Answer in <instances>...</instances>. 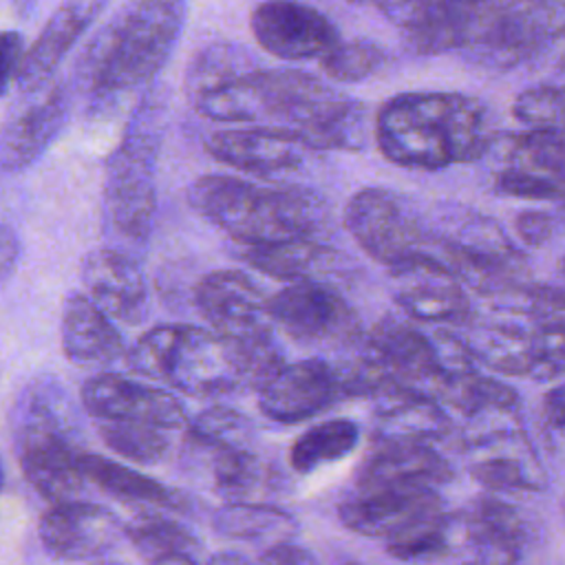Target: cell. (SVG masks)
Instances as JSON below:
<instances>
[{"instance_id": "41", "label": "cell", "mask_w": 565, "mask_h": 565, "mask_svg": "<svg viewBox=\"0 0 565 565\" xmlns=\"http://www.w3.org/2000/svg\"><path fill=\"white\" fill-rule=\"evenodd\" d=\"M565 371V320H545L532 335V373L552 377Z\"/></svg>"}, {"instance_id": "36", "label": "cell", "mask_w": 565, "mask_h": 565, "mask_svg": "<svg viewBox=\"0 0 565 565\" xmlns=\"http://www.w3.org/2000/svg\"><path fill=\"white\" fill-rule=\"evenodd\" d=\"M254 439V422L225 404L203 408L188 422V444L201 448H252Z\"/></svg>"}, {"instance_id": "49", "label": "cell", "mask_w": 565, "mask_h": 565, "mask_svg": "<svg viewBox=\"0 0 565 565\" xmlns=\"http://www.w3.org/2000/svg\"><path fill=\"white\" fill-rule=\"evenodd\" d=\"M150 565H196V563H194L192 554H172V556L159 558V561H154Z\"/></svg>"}, {"instance_id": "3", "label": "cell", "mask_w": 565, "mask_h": 565, "mask_svg": "<svg viewBox=\"0 0 565 565\" xmlns=\"http://www.w3.org/2000/svg\"><path fill=\"white\" fill-rule=\"evenodd\" d=\"M373 121L380 152L408 170L477 161L494 141L486 106L450 90L393 95L377 108Z\"/></svg>"}, {"instance_id": "10", "label": "cell", "mask_w": 565, "mask_h": 565, "mask_svg": "<svg viewBox=\"0 0 565 565\" xmlns=\"http://www.w3.org/2000/svg\"><path fill=\"white\" fill-rule=\"evenodd\" d=\"M349 399L340 366L322 358L287 362L260 391L258 411L276 424L311 419Z\"/></svg>"}, {"instance_id": "13", "label": "cell", "mask_w": 565, "mask_h": 565, "mask_svg": "<svg viewBox=\"0 0 565 565\" xmlns=\"http://www.w3.org/2000/svg\"><path fill=\"white\" fill-rule=\"evenodd\" d=\"M44 552L55 561H95L124 536V523L99 503L66 499L51 503L38 521Z\"/></svg>"}, {"instance_id": "12", "label": "cell", "mask_w": 565, "mask_h": 565, "mask_svg": "<svg viewBox=\"0 0 565 565\" xmlns=\"http://www.w3.org/2000/svg\"><path fill=\"white\" fill-rule=\"evenodd\" d=\"M393 302L415 322H457L468 316L459 276L439 254H422L388 269Z\"/></svg>"}, {"instance_id": "37", "label": "cell", "mask_w": 565, "mask_h": 565, "mask_svg": "<svg viewBox=\"0 0 565 565\" xmlns=\"http://www.w3.org/2000/svg\"><path fill=\"white\" fill-rule=\"evenodd\" d=\"M450 534L452 519L446 512L397 539L386 541V552L404 563H435L450 552Z\"/></svg>"}, {"instance_id": "38", "label": "cell", "mask_w": 565, "mask_h": 565, "mask_svg": "<svg viewBox=\"0 0 565 565\" xmlns=\"http://www.w3.org/2000/svg\"><path fill=\"white\" fill-rule=\"evenodd\" d=\"M384 49L371 40H340L324 57H320V66L329 79L353 84L371 77L384 64Z\"/></svg>"}, {"instance_id": "14", "label": "cell", "mask_w": 565, "mask_h": 565, "mask_svg": "<svg viewBox=\"0 0 565 565\" xmlns=\"http://www.w3.org/2000/svg\"><path fill=\"white\" fill-rule=\"evenodd\" d=\"M362 349L395 382L439 399L441 369L433 333L415 327V320L382 316L362 338Z\"/></svg>"}, {"instance_id": "51", "label": "cell", "mask_w": 565, "mask_h": 565, "mask_svg": "<svg viewBox=\"0 0 565 565\" xmlns=\"http://www.w3.org/2000/svg\"><path fill=\"white\" fill-rule=\"evenodd\" d=\"M340 565H362V563H358V561H344V563H340Z\"/></svg>"}, {"instance_id": "46", "label": "cell", "mask_w": 565, "mask_h": 565, "mask_svg": "<svg viewBox=\"0 0 565 565\" xmlns=\"http://www.w3.org/2000/svg\"><path fill=\"white\" fill-rule=\"evenodd\" d=\"M18 252H20V245H18V236L15 232L11 230L9 223L2 225V238H0V254H2V276L9 278L11 271H13V265L18 263Z\"/></svg>"}, {"instance_id": "31", "label": "cell", "mask_w": 565, "mask_h": 565, "mask_svg": "<svg viewBox=\"0 0 565 565\" xmlns=\"http://www.w3.org/2000/svg\"><path fill=\"white\" fill-rule=\"evenodd\" d=\"M360 441V426L353 419L335 417L307 428L289 448V466L309 475L324 463L338 461L355 450Z\"/></svg>"}, {"instance_id": "50", "label": "cell", "mask_w": 565, "mask_h": 565, "mask_svg": "<svg viewBox=\"0 0 565 565\" xmlns=\"http://www.w3.org/2000/svg\"><path fill=\"white\" fill-rule=\"evenodd\" d=\"M95 565H121V563H113V561H97Z\"/></svg>"}, {"instance_id": "20", "label": "cell", "mask_w": 565, "mask_h": 565, "mask_svg": "<svg viewBox=\"0 0 565 565\" xmlns=\"http://www.w3.org/2000/svg\"><path fill=\"white\" fill-rule=\"evenodd\" d=\"M79 280L90 300L113 320L139 324L148 318L150 294L139 263L121 247L90 249L79 269Z\"/></svg>"}, {"instance_id": "6", "label": "cell", "mask_w": 565, "mask_h": 565, "mask_svg": "<svg viewBox=\"0 0 565 565\" xmlns=\"http://www.w3.org/2000/svg\"><path fill=\"white\" fill-rule=\"evenodd\" d=\"M168 97L152 86L132 110L119 146L106 159L104 216L108 230L132 249L148 245L157 216V159Z\"/></svg>"}, {"instance_id": "43", "label": "cell", "mask_w": 565, "mask_h": 565, "mask_svg": "<svg viewBox=\"0 0 565 565\" xmlns=\"http://www.w3.org/2000/svg\"><path fill=\"white\" fill-rule=\"evenodd\" d=\"M514 227L523 243L543 245L550 241V236L554 232V221L550 214H545L541 210H525L516 216Z\"/></svg>"}, {"instance_id": "35", "label": "cell", "mask_w": 565, "mask_h": 565, "mask_svg": "<svg viewBox=\"0 0 565 565\" xmlns=\"http://www.w3.org/2000/svg\"><path fill=\"white\" fill-rule=\"evenodd\" d=\"M258 66L254 55L236 42H212L203 46L188 64L183 88L188 99L203 95L218 84Z\"/></svg>"}, {"instance_id": "2", "label": "cell", "mask_w": 565, "mask_h": 565, "mask_svg": "<svg viewBox=\"0 0 565 565\" xmlns=\"http://www.w3.org/2000/svg\"><path fill=\"white\" fill-rule=\"evenodd\" d=\"M188 0H128L88 40L75 79L93 108L152 82L179 44Z\"/></svg>"}, {"instance_id": "5", "label": "cell", "mask_w": 565, "mask_h": 565, "mask_svg": "<svg viewBox=\"0 0 565 565\" xmlns=\"http://www.w3.org/2000/svg\"><path fill=\"white\" fill-rule=\"evenodd\" d=\"M13 446L26 483L46 501L79 499L86 477L73 406L57 382L35 380L15 402Z\"/></svg>"}, {"instance_id": "55", "label": "cell", "mask_w": 565, "mask_h": 565, "mask_svg": "<svg viewBox=\"0 0 565 565\" xmlns=\"http://www.w3.org/2000/svg\"><path fill=\"white\" fill-rule=\"evenodd\" d=\"M563 269H565V263H563Z\"/></svg>"}, {"instance_id": "39", "label": "cell", "mask_w": 565, "mask_h": 565, "mask_svg": "<svg viewBox=\"0 0 565 565\" xmlns=\"http://www.w3.org/2000/svg\"><path fill=\"white\" fill-rule=\"evenodd\" d=\"M512 113L530 128L565 132V86L530 88L514 99Z\"/></svg>"}, {"instance_id": "45", "label": "cell", "mask_w": 565, "mask_h": 565, "mask_svg": "<svg viewBox=\"0 0 565 565\" xmlns=\"http://www.w3.org/2000/svg\"><path fill=\"white\" fill-rule=\"evenodd\" d=\"M543 415L554 428H565V384H558L545 393Z\"/></svg>"}, {"instance_id": "34", "label": "cell", "mask_w": 565, "mask_h": 565, "mask_svg": "<svg viewBox=\"0 0 565 565\" xmlns=\"http://www.w3.org/2000/svg\"><path fill=\"white\" fill-rule=\"evenodd\" d=\"M475 360L486 362L499 373L521 375L532 373V338L510 324L475 327L466 340Z\"/></svg>"}, {"instance_id": "1", "label": "cell", "mask_w": 565, "mask_h": 565, "mask_svg": "<svg viewBox=\"0 0 565 565\" xmlns=\"http://www.w3.org/2000/svg\"><path fill=\"white\" fill-rule=\"evenodd\" d=\"M404 42L422 55L459 53L505 71L565 46V7L550 0H435Z\"/></svg>"}, {"instance_id": "53", "label": "cell", "mask_w": 565, "mask_h": 565, "mask_svg": "<svg viewBox=\"0 0 565 565\" xmlns=\"http://www.w3.org/2000/svg\"><path fill=\"white\" fill-rule=\"evenodd\" d=\"M463 565H479L477 561H470V563H463Z\"/></svg>"}, {"instance_id": "30", "label": "cell", "mask_w": 565, "mask_h": 565, "mask_svg": "<svg viewBox=\"0 0 565 565\" xmlns=\"http://www.w3.org/2000/svg\"><path fill=\"white\" fill-rule=\"evenodd\" d=\"M212 530L234 541H291L298 521L278 505L260 501H225L212 512Z\"/></svg>"}, {"instance_id": "17", "label": "cell", "mask_w": 565, "mask_h": 565, "mask_svg": "<svg viewBox=\"0 0 565 565\" xmlns=\"http://www.w3.org/2000/svg\"><path fill=\"white\" fill-rule=\"evenodd\" d=\"M194 305L203 320L225 338H247L274 329L269 296L245 271L214 269L194 287Z\"/></svg>"}, {"instance_id": "29", "label": "cell", "mask_w": 565, "mask_h": 565, "mask_svg": "<svg viewBox=\"0 0 565 565\" xmlns=\"http://www.w3.org/2000/svg\"><path fill=\"white\" fill-rule=\"evenodd\" d=\"M190 448L205 455L212 490L223 501H256L278 490L276 470L254 448Z\"/></svg>"}, {"instance_id": "42", "label": "cell", "mask_w": 565, "mask_h": 565, "mask_svg": "<svg viewBox=\"0 0 565 565\" xmlns=\"http://www.w3.org/2000/svg\"><path fill=\"white\" fill-rule=\"evenodd\" d=\"M0 49H2V93L7 95L11 84L18 79L26 49L18 31H4L0 40Z\"/></svg>"}, {"instance_id": "9", "label": "cell", "mask_w": 565, "mask_h": 565, "mask_svg": "<svg viewBox=\"0 0 565 565\" xmlns=\"http://www.w3.org/2000/svg\"><path fill=\"white\" fill-rule=\"evenodd\" d=\"M159 380L192 397H216L245 388L234 342L214 329L194 324H174Z\"/></svg>"}, {"instance_id": "11", "label": "cell", "mask_w": 565, "mask_h": 565, "mask_svg": "<svg viewBox=\"0 0 565 565\" xmlns=\"http://www.w3.org/2000/svg\"><path fill=\"white\" fill-rule=\"evenodd\" d=\"M446 514L437 488L353 490L338 503L340 523L369 539H397L413 527Z\"/></svg>"}, {"instance_id": "27", "label": "cell", "mask_w": 565, "mask_h": 565, "mask_svg": "<svg viewBox=\"0 0 565 565\" xmlns=\"http://www.w3.org/2000/svg\"><path fill=\"white\" fill-rule=\"evenodd\" d=\"M468 543L479 565H514L521 541V514L497 497H477L461 516Z\"/></svg>"}, {"instance_id": "33", "label": "cell", "mask_w": 565, "mask_h": 565, "mask_svg": "<svg viewBox=\"0 0 565 565\" xmlns=\"http://www.w3.org/2000/svg\"><path fill=\"white\" fill-rule=\"evenodd\" d=\"M95 430L108 450L139 466L161 463L172 448V430L143 422L95 419Z\"/></svg>"}, {"instance_id": "25", "label": "cell", "mask_w": 565, "mask_h": 565, "mask_svg": "<svg viewBox=\"0 0 565 565\" xmlns=\"http://www.w3.org/2000/svg\"><path fill=\"white\" fill-rule=\"evenodd\" d=\"M106 0H62L42 26L38 40L26 49L15 86L22 93L46 86L66 53L102 13Z\"/></svg>"}, {"instance_id": "48", "label": "cell", "mask_w": 565, "mask_h": 565, "mask_svg": "<svg viewBox=\"0 0 565 565\" xmlns=\"http://www.w3.org/2000/svg\"><path fill=\"white\" fill-rule=\"evenodd\" d=\"M7 2H9L11 11H13L20 20H26V15L33 11V7H35L38 0H7Z\"/></svg>"}, {"instance_id": "4", "label": "cell", "mask_w": 565, "mask_h": 565, "mask_svg": "<svg viewBox=\"0 0 565 565\" xmlns=\"http://www.w3.org/2000/svg\"><path fill=\"white\" fill-rule=\"evenodd\" d=\"M188 205L225 232L236 245L289 238H322L331 214L327 201L307 188H265L241 177L203 174L188 185Z\"/></svg>"}, {"instance_id": "22", "label": "cell", "mask_w": 565, "mask_h": 565, "mask_svg": "<svg viewBox=\"0 0 565 565\" xmlns=\"http://www.w3.org/2000/svg\"><path fill=\"white\" fill-rule=\"evenodd\" d=\"M450 461L426 441L375 444V450L360 463L353 490L382 488H439L452 481Z\"/></svg>"}, {"instance_id": "24", "label": "cell", "mask_w": 565, "mask_h": 565, "mask_svg": "<svg viewBox=\"0 0 565 565\" xmlns=\"http://www.w3.org/2000/svg\"><path fill=\"white\" fill-rule=\"evenodd\" d=\"M238 258L280 282H335L347 274L342 252L322 238H289L265 245H238Z\"/></svg>"}, {"instance_id": "26", "label": "cell", "mask_w": 565, "mask_h": 565, "mask_svg": "<svg viewBox=\"0 0 565 565\" xmlns=\"http://www.w3.org/2000/svg\"><path fill=\"white\" fill-rule=\"evenodd\" d=\"M60 338L64 355L75 364H110L128 353L113 318L79 291H68L64 298Z\"/></svg>"}, {"instance_id": "47", "label": "cell", "mask_w": 565, "mask_h": 565, "mask_svg": "<svg viewBox=\"0 0 565 565\" xmlns=\"http://www.w3.org/2000/svg\"><path fill=\"white\" fill-rule=\"evenodd\" d=\"M205 565H256L252 561H247L245 556L236 554V552H216L207 558ZM260 565V563H258Z\"/></svg>"}, {"instance_id": "44", "label": "cell", "mask_w": 565, "mask_h": 565, "mask_svg": "<svg viewBox=\"0 0 565 565\" xmlns=\"http://www.w3.org/2000/svg\"><path fill=\"white\" fill-rule=\"evenodd\" d=\"M258 563L260 565H318L313 554L294 541H280L269 545L263 552Z\"/></svg>"}, {"instance_id": "40", "label": "cell", "mask_w": 565, "mask_h": 565, "mask_svg": "<svg viewBox=\"0 0 565 565\" xmlns=\"http://www.w3.org/2000/svg\"><path fill=\"white\" fill-rule=\"evenodd\" d=\"M468 472L475 481H479L486 488L492 490H525V488H539L527 475L519 459L508 455H488L481 459H475L468 466Z\"/></svg>"}, {"instance_id": "8", "label": "cell", "mask_w": 565, "mask_h": 565, "mask_svg": "<svg viewBox=\"0 0 565 565\" xmlns=\"http://www.w3.org/2000/svg\"><path fill=\"white\" fill-rule=\"evenodd\" d=\"M271 322L305 347L351 349L364 331L358 311L329 282H291L269 296Z\"/></svg>"}, {"instance_id": "23", "label": "cell", "mask_w": 565, "mask_h": 565, "mask_svg": "<svg viewBox=\"0 0 565 565\" xmlns=\"http://www.w3.org/2000/svg\"><path fill=\"white\" fill-rule=\"evenodd\" d=\"M373 439L388 441H437L450 430V417L441 402L428 393L388 382L373 397Z\"/></svg>"}, {"instance_id": "19", "label": "cell", "mask_w": 565, "mask_h": 565, "mask_svg": "<svg viewBox=\"0 0 565 565\" xmlns=\"http://www.w3.org/2000/svg\"><path fill=\"white\" fill-rule=\"evenodd\" d=\"M26 99L7 117L2 126V172L15 174L31 168L60 135L68 117V90L64 84L24 93Z\"/></svg>"}, {"instance_id": "15", "label": "cell", "mask_w": 565, "mask_h": 565, "mask_svg": "<svg viewBox=\"0 0 565 565\" xmlns=\"http://www.w3.org/2000/svg\"><path fill=\"white\" fill-rule=\"evenodd\" d=\"M249 29L260 49L289 62L320 60L340 42L335 24L298 0H265L252 11Z\"/></svg>"}, {"instance_id": "16", "label": "cell", "mask_w": 565, "mask_h": 565, "mask_svg": "<svg viewBox=\"0 0 565 565\" xmlns=\"http://www.w3.org/2000/svg\"><path fill=\"white\" fill-rule=\"evenodd\" d=\"M79 402L93 419L143 422L166 430L188 424L183 402L159 386L135 382L121 373H97L79 388Z\"/></svg>"}, {"instance_id": "32", "label": "cell", "mask_w": 565, "mask_h": 565, "mask_svg": "<svg viewBox=\"0 0 565 565\" xmlns=\"http://www.w3.org/2000/svg\"><path fill=\"white\" fill-rule=\"evenodd\" d=\"M124 536L148 563L172 554H194L201 550V543L190 527L154 510H143L126 521Z\"/></svg>"}, {"instance_id": "18", "label": "cell", "mask_w": 565, "mask_h": 565, "mask_svg": "<svg viewBox=\"0 0 565 565\" xmlns=\"http://www.w3.org/2000/svg\"><path fill=\"white\" fill-rule=\"evenodd\" d=\"M497 192L516 199L552 201L565 196L563 132L532 128L512 137L508 166L494 179Z\"/></svg>"}, {"instance_id": "7", "label": "cell", "mask_w": 565, "mask_h": 565, "mask_svg": "<svg viewBox=\"0 0 565 565\" xmlns=\"http://www.w3.org/2000/svg\"><path fill=\"white\" fill-rule=\"evenodd\" d=\"M342 223L358 247L386 269L422 254H437L435 234L415 207L386 188H362L344 205Z\"/></svg>"}, {"instance_id": "54", "label": "cell", "mask_w": 565, "mask_h": 565, "mask_svg": "<svg viewBox=\"0 0 565 565\" xmlns=\"http://www.w3.org/2000/svg\"><path fill=\"white\" fill-rule=\"evenodd\" d=\"M563 512H565V499H563Z\"/></svg>"}, {"instance_id": "52", "label": "cell", "mask_w": 565, "mask_h": 565, "mask_svg": "<svg viewBox=\"0 0 565 565\" xmlns=\"http://www.w3.org/2000/svg\"><path fill=\"white\" fill-rule=\"evenodd\" d=\"M347 2H353V4H364V0H347Z\"/></svg>"}, {"instance_id": "28", "label": "cell", "mask_w": 565, "mask_h": 565, "mask_svg": "<svg viewBox=\"0 0 565 565\" xmlns=\"http://www.w3.org/2000/svg\"><path fill=\"white\" fill-rule=\"evenodd\" d=\"M79 468L86 477V481L95 483L102 492H106L113 499H119L130 505H148V508H161L172 512H188L190 499L172 490L170 486L157 481L150 475H143L141 470L128 468L115 459H108L97 452L84 450L79 457Z\"/></svg>"}, {"instance_id": "21", "label": "cell", "mask_w": 565, "mask_h": 565, "mask_svg": "<svg viewBox=\"0 0 565 565\" xmlns=\"http://www.w3.org/2000/svg\"><path fill=\"white\" fill-rule=\"evenodd\" d=\"M205 150L234 170L256 177H276L296 170L309 148L289 130L276 126H247L207 135Z\"/></svg>"}]
</instances>
